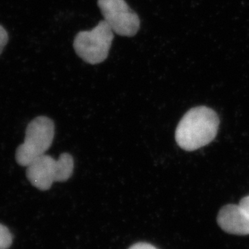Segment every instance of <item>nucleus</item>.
Here are the masks:
<instances>
[{
  "label": "nucleus",
  "instance_id": "nucleus-10",
  "mask_svg": "<svg viewBox=\"0 0 249 249\" xmlns=\"http://www.w3.org/2000/svg\"><path fill=\"white\" fill-rule=\"evenodd\" d=\"M239 206L249 215V196L243 197L242 199L240 200Z\"/></svg>",
  "mask_w": 249,
  "mask_h": 249
},
{
  "label": "nucleus",
  "instance_id": "nucleus-3",
  "mask_svg": "<svg viewBox=\"0 0 249 249\" xmlns=\"http://www.w3.org/2000/svg\"><path fill=\"white\" fill-rule=\"evenodd\" d=\"M55 127L53 120L39 116L27 127L24 143L17 148L16 159L21 166H28L36 158L45 155L54 138Z\"/></svg>",
  "mask_w": 249,
  "mask_h": 249
},
{
  "label": "nucleus",
  "instance_id": "nucleus-5",
  "mask_svg": "<svg viewBox=\"0 0 249 249\" xmlns=\"http://www.w3.org/2000/svg\"><path fill=\"white\" fill-rule=\"evenodd\" d=\"M98 5L104 21L113 33L124 36H133L137 34L141 21L124 0H98Z\"/></svg>",
  "mask_w": 249,
  "mask_h": 249
},
{
  "label": "nucleus",
  "instance_id": "nucleus-1",
  "mask_svg": "<svg viewBox=\"0 0 249 249\" xmlns=\"http://www.w3.org/2000/svg\"><path fill=\"white\" fill-rule=\"evenodd\" d=\"M219 125V116L214 110L207 107H194L184 115L177 127V143L186 151L202 148L214 141Z\"/></svg>",
  "mask_w": 249,
  "mask_h": 249
},
{
  "label": "nucleus",
  "instance_id": "nucleus-7",
  "mask_svg": "<svg viewBox=\"0 0 249 249\" xmlns=\"http://www.w3.org/2000/svg\"><path fill=\"white\" fill-rule=\"evenodd\" d=\"M12 235L8 228L0 224V249H8L12 244Z\"/></svg>",
  "mask_w": 249,
  "mask_h": 249
},
{
  "label": "nucleus",
  "instance_id": "nucleus-6",
  "mask_svg": "<svg viewBox=\"0 0 249 249\" xmlns=\"http://www.w3.org/2000/svg\"><path fill=\"white\" fill-rule=\"evenodd\" d=\"M217 221L226 232L232 235H249V215L239 205L228 204L223 207Z\"/></svg>",
  "mask_w": 249,
  "mask_h": 249
},
{
  "label": "nucleus",
  "instance_id": "nucleus-2",
  "mask_svg": "<svg viewBox=\"0 0 249 249\" xmlns=\"http://www.w3.org/2000/svg\"><path fill=\"white\" fill-rule=\"evenodd\" d=\"M73 158L68 153H62L57 160L45 154L27 166V178L36 188L48 191L53 182L67 181L73 174Z\"/></svg>",
  "mask_w": 249,
  "mask_h": 249
},
{
  "label": "nucleus",
  "instance_id": "nucleus-9",
  "mask_svg": "<svg viewBox=\"0 0 249 249\" xmlns=\"http://www.w3.org/2000/svg\"><path fill=\"white\" fill-rule=\"evenodd\" d=\"M128 249H158L148 243H137L132 245Z\"/></svg>",
  "mask_w": 249,
  "mask_h": 249
},
{
  "label": "nucleus",
  "instance_id": "nucleus-8",
  "mask_svg": "<svg viewBox=\"0 0 249 249\" xmlns=\"http://www.w3.org/2000/svg\"><path fill=\"white\" fill-rule=\"evenodd\" d=\"M8 41V35L7 31L5 30L3 27L0 25V53H2L5 46Z\"/></svg>",
  "mask_w": 249,
  "mask_h": 249
},
{
  "label": "nucleus",
  "instance_id": "nucleus-4",
  "mask_svg": "<svg viewBox=\"0 0 249 249\" xmlns=\"http://www.w3.org/2000/svg\"><path fill=\"white\" fill-rule=\"evenodd\" d=\"M113 38V31L102 20L91 30L78 33L73 41V48L83 61L95 65L106 60Z\"/></svg>",
  "mask_w": 249,
  "mask_h": 249
}]
</instances>
